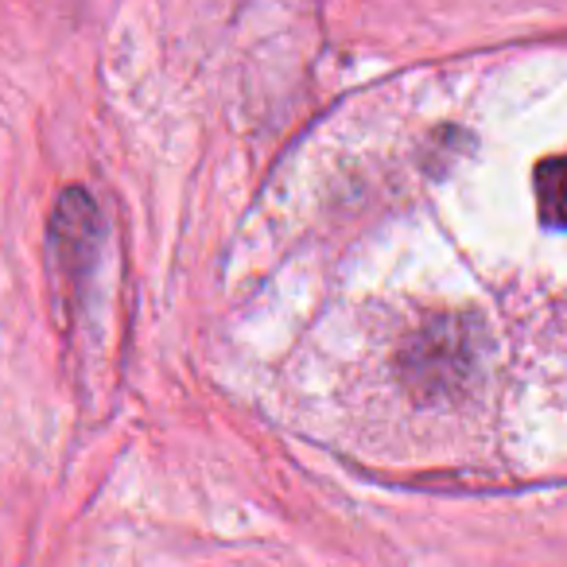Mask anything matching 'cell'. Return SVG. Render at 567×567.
Wrapping results in <instances>:
<instances>
[{"mask_svg":"<svg viewBox=\"0 0 567 567\" xmlns=\"http://www.w3.org/2000/svg\"><path fill=\"white\" fill-rule=\"evenodd\" d=\"M536 190H540V214H544V226L556 229L559 221H564V210H559V203H564V159L551 156L548 164L536 172Z\"/></svg>","mask_w":567,"mask_h":567,"instance_id":"obj_2","label":"cell"},{"mask_svg":"<svg viewBox=\"0 0 567 567\" xmlns=\"http://www.w3.org/2000/svg\"><path fill=\"white\" fill-rule=\"evenodd\" d=\"M51 241H55V257L71 272H82L90 265V252L97 245V210L86 198V190L74 187L63 195L55 218H51Z\"/></svg>","mask_w":567,"mask_h":567,"instance_id":"obj_1","label":"cell"}]
</instances>
